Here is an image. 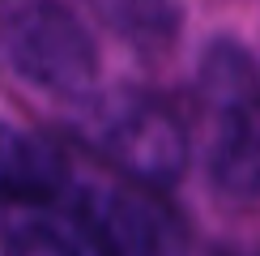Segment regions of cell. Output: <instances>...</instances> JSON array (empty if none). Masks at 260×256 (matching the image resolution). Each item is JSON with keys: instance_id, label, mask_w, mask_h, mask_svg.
I'll return each instance as SVG.
<instances>
[{"instance_id": "7a4b0ae2", "label": "cell", "mask_w": 260, "mask_h": 256, "mask_svg": "<svg viewBox=\"0 0 260 256\" xmlns=\"http://www.w3.org/2000/svg\"><path fill=\"white\" fill-rule=\"evenodd\" d=\"M115 167L149 188L175 184L188 167V133L162 103H128L107 120L103 133Z\"/></svg>"}, {"instance_id": "6da1fadb", "label": "cell", "mask_w": 260, "mask_h": 256, "mask_svg": "<svg viewBox=\"0 0 260 256\" xmlns=\"http://www.w3.org/2000/svg\"><path fill=\"white\" fill-rule=\"evenodd\" d=\"M0 60L51 94H85L99 77V47L60 0H30L0 13Z\"/></svg>"}, {"instance_id": "8992f818", "label": "cell", "mask_w": 260, "mask_h": 256, "mask_svg": "<svg viewBox=\"0 0 260 256\" xmlns=\"http://www.w3.org/2000/svg\"><path fill=\"white\" fill-rule=\"evenodd\" d=\"M107 9L120 21H128L137 30H149V35L171 30L179 17V0H107Z\"/></svg>"}, {"instance_id": "3957f363", "label": "cell", "mask_w": 260, "mask_h": 256, "mask_svg": "<svg viewBox=\"0 0 260 256\" xmlns=\"http://www.w3.org/2000/svg\"><path fill=\"white\" fill-rule=\"evenodd\" d=\"M69 201L85 218L99 252H162L175 243V218L145 192L90 184L77 188Z\"/></svg>"}, {"instance_id": "277c9868", "label": "cell", "mask_w": 260, "mask_h": 256, "mask_svg": "<svg viewBox=\"0 0 260 256\" xmlns=\"http://www.w3.org/2000/svg\"><path fill=\"white\" fill-rule=\"evenodd\" d=\"M69 197V163L51 141L0 128V205H51Z\"/></svg>"}, {"instance_id": "5b68a950", "label": "cell", "mask_w": 260, "mask_h": 256, "mask_svg": "<svg viewBox=\"0 0 260 256\" xmlns=\"http://www.w3.org/2000/svg\"><path fill=\"white\" fill-rule=\"evenodd\" d=\"M213 184L231 197H260V94L235 107L213 149Z\"/></svg>"}]
</instances>
